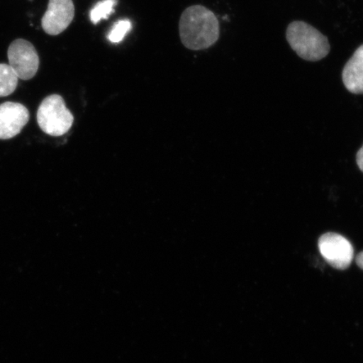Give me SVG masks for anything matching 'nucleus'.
Wrapping results in <instances>:
<instances>
[{"mask_svg": "<svg viewBox=\"0 0 363 363\" xmlns=\"http://www.w3.org/2000/svg\"><path fill=\"white\" fill-rule=\"evenodd\" d=\"M287 40L294 51L305 60L320 61L328 55V38L303 21H294L287 29Z\"/></svg>", "mask_w": 363, "mask_h": 363, "instance_id": "2", "label": "nucleus"}, {"mask_svg": "<svg viewBox=\"0 0 363 363\" xmlns=\"http://www.w3.org/2000/svg\"><path fill=\"white\" fill-rule=\"evenodd\" d=\"M357 163L360 170L363 172V146L357 154Z\"/></svg>", "mask_w": 363, "mask_h": 363, "instance_id": "12", "label": "nucleus"}, {"mask_svg": "<svg viewBox=\"0 0 363 363\" xmlns=\"http://www.w3.org/2000/svg\"><path fill=\"white\" fill-rule=\"evenodd\" d=\"M9 62L18 78L30 80L36 74L40 65V59L34 45L28 40H13L8 49Z\"/></svg>", "mask_w": 363, "mask_h": 363, "instance_id": "4", "label": "nucleus"}, {"mask_svg": "<svg viewBox=\"0 0 363 363\" xmlns=\"http://www.w3.org/2000/svg\"><path fill=\"white\" fill-rule=\"evenodd\" d=\"M117 0H103L95 4L90 11V20L93 24L96 25L101 20L108 19V16L115 11Z\"/></svg>", "mask_w": 363, "mask_h": 363, "instance_id": "10", "label": "nucleus"}, {"mask_svg": "<svg viewBox=\"0 0 363 363\" xmlns=\"http://www.w3.org/2000/svg\"><path fill=\"white\" fill-rule=\"evenodd\" d=\"M342 80L349 92L363 94V45L357 49L345 66Z\"/></svg>", "mask_w": 363, "mask_h": 363, "instance_id": "8", "label": "nucleus"}, {"mask_svg": "<svg viewBox=\"0 0 363 363\" xmlns=\"http://www.w3.org/2000/svg\"><path fill=\"white\" fill-rule=\"evenodd\" d=\"M18 80L19 78L10 65L0 63V97H6L15 92Z\"/></svg>", "mask_w": 363, "mask_h": 363, "instance_id": "9", "label": "nucleus"}, {"mask_svg": "<svg viewBox=\"0 0 363 363\" xmlns=\"http://www.w3.org/2000/svg\"><path fill=\"white\" fill-rule=\"evenodd\" d=\"M75 16L72 0H49L47 12L42 20L45 33L57 35L67 29Z\"/></svg>", "mask_w": 363, "mask_h": 363, "instance_id": "6", "label": "nucleus"}, {"mask_svg": "<svg viewBox=\"0 0 363 363\" xmlns=\"http://www.w3.org/2000/svg\"><path fill=\"white\" fill-rule=\"evenodd\" d=\"M318 246L322 257L334 269L345 270L351 265L354 249L342 235L333 233L322 235Z\"/></svg>", "mask_w": 363, "mask_h": 363, "instance_id": "5", "label": "nucleus"}, {"mask_svg": "<svg viewBox=\"0 0 363 363\" xmlns=\"http://www.w3.org/2000/svg\"><path fill=\"white\" fill-rule=\"evenodd\" d=\"M30 113L20 103L6 102L0 104V140L15 138L28 123Z\"/></svg>", "mask_w": 363, "mask_h": 363, "instance_id": "7", "label": "nucleus"}, {"mask_svg": "<svg viewBox=\"0 0 363 363\" xmlns=\"http://www.w3.org/2000/svg\"><path fill=\"white\" fill-rule=\"evenodd\" d=\"M131 29V23L129 20H122L116 23L113 26L108 38L112 43H119L124 39L125 35Z\"/></svg>", "mask_w": 363, "mask_h": 363, "instance_id": "11", "label": "nucleus"}, {"mask_svg": "<svg viewBox=\"0 0 363 363\" xmlns=\"http://www.w3.org/2000/svg\"><path fill=\"white\" fill-rule=\"evenodd\" d=\"M179 34L185 48L194 51L207 49L220 38L219 21L215 13L207 8L190 6L182 13Z\"/></svg>", "mask_w": 363, "mask_h": 363, "instance_id": "1", "label": "nucleus"}, {"mask_svg": "<svg viewBox=\"0 0 363 363\" xmlns=\"http://www.w3.org/2000/svg\"><path fill=\"white\" fill-rule=\"evenodd\" d=\"M36 118L40 128L52 136L66 134L74 124V116L67 108L65 99L58 94H52L43 99Z\"/></svg>", "mask_w": 363, "mask_h": 363, "instance_id": "3", "label": "nucleus"}, {"mask_svg": "<svg viewBox=\"0 0 363 363\" xmlns=\"http://www.w3.org/2000/svg\"><path fill=\"white\" fill-rule=\"evenodd\" d=\"M357 264L363 270V252L358 254L357 257Z\"/></svg>", "mask_w": 363, "mask_h": 363, "instance_id": "13", "label": "nucleus"}]
</instances>
